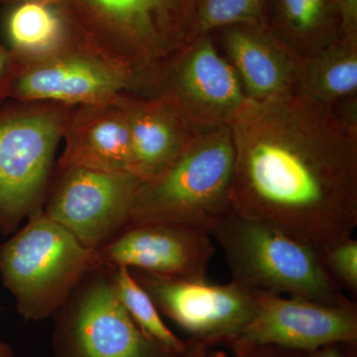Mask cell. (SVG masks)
<instances>
[{
  "mask_svg": "<svg viewBox=\"0 0 357 357\" xmlns=\"http://www.w3.org/2000/svg\"><path fill=\"white\" fill-rule=\"evenodd\" d=\"M234 213L321 251L357 227V124L289 95L251 100L230 126Z\"/></svg>",
  "mask_w": 357,
  "mask_h": 357,
  "instance_id": "cell-1",
  "label": "cell"
},
{
  "mask_svg": "<svg viewBox=\"0 0 357 357\" xmlns=\"http://www.w3.org/2000/svg\"><path fill=\"white\" fill-rule=\"evenodd\" d=\"M59 2L84 45L134 79L191 41L202 0Z\"/></svg>",
  "mask_w": 357,
  "mask_h": 357,
  "instance_id": "cell-2",
  "label": "cell"
},
{
  "mask_svg": "<svg viewBox=\"0 0 357 357\" xmlns=\"http://www.w3.org/2000/svg\"><path fill=\"white\" fill-rule=\"evenodd\" d=\"M234 172L230 126L199 132L165 170L141 183L128 222L171 223L211 234L234 213Z\"/></svg>",
  "mask_w": 357,
  "mask_h": 357,
  "instance_id": "cell-3",
  "label": "cell"
},
{
  "mask_svg": "<svg viewBox=\"0 0 357 357\" xmlns=\"http://www.w3.org/2000/svg\"><path fill=\"white\" fill-rule=\"evenodd\" d=\"M231 281L252 291L287 294L342 306L354 301L326 273L319 251L297 239L232 213L211 230Z\"/></svg>",
  "mask_w": 357,
  "mask_h": 357,
  "instance_id": "cell-4",
  "label": "cell"
},
{
  "mask_svg": "<svg viewBox=\"0 0 357 357\" xmlns=\"http://www.w3.org/2000/svg\"><path fill=\"white\" fill-rule=\"evenodd\" d=\"M128 93L163 98L197 132L231 126L248 100L213 33L199 35L134 77Z\"/></svg>",
  "mask_w": 357,
  "mask_h": 357,
  "instance_id": "cell-5",
  "label": "cell"
},
{
  "mask_svg": "<svg viewBox=\"0 0 357 357\" xmlns=\"http://www.w3.org/2000/svg\"><path fill=\"white\" fill-rule=\"evenodd\" d=\"M98 263L96 249L37 211L0 249V273L25 319L38 321L62 306L84 272Z\"/></svg>",
  "mask_w": 357,
  "mask_h": 357,
  "instance_id": "cell-6",
  "label": "cell"
},
{
  "mask_svg": "<svg viewBox=\"0 0 357 357\" xmlns=\"http://www.w3.org/2000/svg\"><path fill=\"white\" fill-rule=\"evenodd\" d=\"M75 107L52 102L0 107V229L4 231L39 211Z\"/></svg>",
  "mask_w": 357,
  "mask_h": 357,
  "instance_id": "cell-7",
  "label": "cell"
},
{
  "mask_svg": "<svg viewBox=\"0 0 357 357\" xmlns=\"http://www.w3.org/2000/svg\"><path fill=\"white\" fill-rule=\"evenodd\" d=\"M138 283L157 310L208 344L232 342L255 316V294L236 282L213 285L206 281L169 278L141 270Z\"/></svg>",
  "mask_w": 357,
  "mask_h": 357,
  "instance_id": "cell-8",
  "label": "cell"
},
{
  "mask_svg": "<svg viewBox=\"0 0 357 357\" xmlns=\"http://www.w3.org/2000/svg\"><path fill=\"white\" fill-rule=\"evenodd\" d=\"M255 294V316L236 344L311 354L333 342H357L356 303L331 306L298 296Z\"/></svg>",
  "mask_w": 357,
  "mask_h": 357,
  "instance_id": "cell-9",
  "label": "cell"
},
{
  "mask_svg": "<svg viewBox=\"0 0 357 357\" xmlns=\"http://www.w3.org/2000/svg\"><path fill=\"white\" fill-rule=\"evenodd\" d=\"M141 183L130 172L61 169L46 215L72 232L83 245L96 249L128 222Z\"/></svg>",
  "mask_w": 357,
  "mask_h": 357,
  "instance_id": "cell-10",
  "label": "cell"
},
{
  "mask_svg": "<svg viewBox=\"0 0 357 357\" xmlns=\"http://www.w3.org/2000/svg\"><path fill=\"white\" fill-rule=\"evenodd\" d=\"M132 79L126 70L79 43L51 57L18 66L9 100L77 107L128 93Z\"/></svg>",
  "mask_w": 357,
  "mask_h": 357,
  "instance_id": "cell-11",
  "label": "cell"
},
{
  "mask_svg": "<svg viewBox=\"0 0 357 357\" xmlns=\"http://www.w3.org/2000/svg\"><path fill=\"white\" fill-rule=\"evenodd\" d=\"M55 357H176L148 337L119 300L114 286L100 283L76 311L59 323Z\"/></svg>",
  "mask_w": 357,
  "mask_h": 357,
  "instance_id": "cell-12",
  "label": "cell"
},
{
  "mask_svg": "<svg viewBox=\"0 0 357 357\" xmlns=\"http://www.w3.org/2000/svg\"><path fill=\"white\" fill-rule=\"evenodd\" d=\"M114 243L96 251L98 262L136 267L143 271L187 281H206L215 255L208 232L171 223H131Z\"/></svg>",
  "mask_w": 357,
  "mask_h": 357,
  "instance_id": "cell-13",
  "label": "cell"
},
{
  "mask_svg": "<svg viewBox=\"0 0 357 357\" xmlns=\"http://www.w3.org/2000/svg\"><path fill=\"white\" fill-rule=\"evenodd\" d=\"M213 34L248 100L295 95L302 58L266 24L227 26Z\"/></svg>",
  "mask_w": 357,
  "mask_h": 357,
  "instance_id": "cell-14",
  "label": "cell"
},
{
  "mask_svg": "<svg viewBox=\"0 0 357 357\" xmlns=\"http://www.w3.org/2000/svg\"><path fill=\"white\" fill-rule=\"evenodd\" d=\"M123 93L75 107L63 135L60 169L130 172V129Z\"/></svg>",
  "mask_w": 357,
  "mask_h": 357,
  "instance_id": "cell-15",
  "label": "cell"
},
{
  "mask_svg": "<svg viewBox=\"0 0 357 357\" xmlns=\"http://www.w3.org/2000/svg\"><path fill=\"white\" fill-rule=\"evenodd\" d=\"M130 129V173L142 182L158 175L199 132L163 98L123 93Z\"/></svg>",
  "mask_w": 357,
  "mask_h": 357,
  "instance_id": "cell-16",
  "label": "cell"
},
{
  "mask_svg": "<svg viewBox=\"0 0 357 357\" xmlns=\"http://www.w3.org/2000/svg\"><path fill=\"white\" fill-rule=\"evenodd\" d=\"M8 7L4 22L7 48L18 66L84 43L59 0H27Z\"/></svg>",
  "mask_w": 357,
  "mask_h": 357,
  "instance_id": "cell-17",
  "label": "cell"
},
{
  "mask_svg": "<svg viewBox=\"0 0 357 357\" xmlns=\"http://www.w3.org/2000/svg\"><path fill=\"white\" fill-rule=\"evenodd\" d=\"M266 25L300 58L344 37L333 0H269Z\"/></svg>",
  "mask_w": 357,
  "mask_h": 357,
  "instance_id": "cell-18",
  "label": "cell"
},
{
  "mask_svg": "<svg viewBox=\"0 0 357 357\" xmlns=\"http://www.w3.org/2000/svg\"><path fill=\"white\" fill-rule=\"evenodd\" d=\"M295 95L335 105L357 98V41L342 37L301 60Z\"/></svg>",
  "mask_w": 357,
  "mask_h": 357,
  "instance_id": "cell-19",
  "label": "cell"
},
{
  "mask_svg": "<svg viewBox=\"0 0 357 357\" xmlns=\"http://www.w3.org/2000/svg\"><path fill=\"white\" fill-rule=\"evenodd\" d=\"M114 289L123 306L148 337L153 338L175 354L185 351L187 340H181L167 328L153 300L137 280L131 276L128 267H119Z\"/></svg>",
  "mask_w": 357,
  "mask_h": 357,
  "instance_id": "cell-20",
  "label": "cell"
},
{
  "mask_svg": "<svg viewBox=\"0 0 357 357\" xmlns=\"http://www.w3.org/2000/svg\"><path fill=\"white\" fill-rule=\"evenodd\" d=\"M268 1L269 0H202L192 40L227 26L266 24Z\"/></svg>",
  "mask_w": 357,
  "mask_h": 357,
  "instance_id": "cell-21",
  "label": "cell"
},
{
  "mask_svg": "<svg viewBox=\"0 0 357 357\" xmlns=\"http://www.w3.org/2000/svg\"><path fill=\"white\" fill-rule=\"evenodd\" d=\"M326 273L340 290L357 293V241L340 239L319 251Z\"/></svg>",
  "mask_w": 357,
  "mask_h": 357,
  "instance_id": "cell-22",
  "label": "cell"
},
{
  "mask_svg": "<svg viewBox=\"0 0 357 357\" xmlns=\"http://www.w3.org/2000/svg\"><path fill=\"white\" fill-rule=\"evenodd\" d=\"M230 357H306L309 354L302 352L283 351V349H273V347H246L230 342ZM176 357H201L198 345L192 338L187 340V347L182 354Z\"/></svg>",
  "mask_w": 357,
  "mask_h": 357,
  "instance_id": "cell-23",
  "label": "cell"
},
{
  "mask_svg": "<svg viewBox=\"0 0 357 357\" xmlns=\"http://www.w3.org/2000/svg\"><path fill=\"white\" fill-rule=\"evenodd\" d=\"M18 64L11 52L0 45V107L9 100V89Z\"/></svg>",
  "mask_w": 357,
  "mask_h": 357,
  "instance_id": "cell-24",
  "label": "cell"
},
{
  "mask_svg": "<svg viewBox=\"0 0 357 357\" xmlns=\"http://www.w3.org/2000/svg\"><path fill=\"white\" fill-rule=\"evenodd\" d=\"M333 2L340 14L344 37L357 41V0H333Z\"/></svg>",
  "mask_w": 357,
  "mask_h": 357,
  "instance_id": "cell-25",
  "label": "cell"
},
{
  "mask_svg": "<svg viewBox=\"0 0 357 357\" xmlns=\"http://www.w3.org/2000/svg\"><path fill=\"white\" fill-rule=\"evenodd\" d=\"M306 357H357V342H333L311 352Z\"/></svg>",
  "mask_w": 357,
  "mask_h": 357,
  "instance_id": "cell-26",
  "label": "cell"
},
{
  "mask_svg": "<svg viewBox=\"0 0 357 357\" xmlns=\"http://www.w3.org/2000/svg\"><path fill=\"white\" fill-rule=\"evenodd\" d=\"M0 357H15L10 345L0 340Z\"/></svg>",
  "mask_w": 357,
  "mask_h": 357,
  "instance_id": "cell-27",
  "label": "cell"
},
{
  "mask_svg": "<svg viewBox=\"0 0 357 357\" xmlns=\"http://www.w3.org/2000/svg\"><path fill=\"white\" fill-rule=\"evenodd\" d=\"M23 1H27V0H0V4H2V6H11Z\"/></svg>",
  "mask_w": 357,
  "mask_h": 357,
  "instance_id": "cell-28",
  "label": "cell"
}]
</instances>
